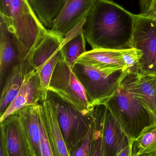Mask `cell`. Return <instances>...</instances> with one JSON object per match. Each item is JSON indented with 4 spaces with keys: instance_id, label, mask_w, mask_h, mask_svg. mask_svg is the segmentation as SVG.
I'll list each match as a JSON object with an SVG mask.
<instances>
[{
    "instance_id": "cell-28",
    "label": "cell",
    "mask_w": 156,
    "mask_h": 156,
    "mask_svg": "<svg viewBox=\"0 0 156 156\" xmlns=\"http://www.w3.org/2000/svg\"><path fill=\"white\" fill-rule=\"evenodd\" d=\"M153 114L154 115L156 119V93L155 95L154 99V103H153Z\"/></svg>"
},
{
    "instance_id": "cell-7",
    "label": "cell",
    "mask_w": 156,
    "mask_h": 156,
    "mask_svg": "<svg viewBox=\"0 0 156 156\" xmlns=\"http://www.w3.org/2000/svg\"><path fill=\"white\" fill-rule=\"evenodd\" d=\"M64 39L54 34L49 29L37 39L23 60L28 63L31 70L38 72L46 94Z\"/></svg>"
},
{
    "instance_id": "cell-11",
    "label": "cell",
    "mask_w": 156,
    "mask_h": 156,
    "mask_svg": "<svg viewBox=\"0 0 156 156\" xmlns=\"http://www.w3.org/2000/svg\"><path fill=\"white\" fill-rule=\"evenodd\" d=\"M10 18L0 14V85L1 88L13 68L20 63Z\"/></svg>"
},
{
    "instance_id": "cell-14",
    "label": "cell",
    "mask_w": 156,
    "mask_h": 156,
    "mask_svg": "<svg viewBox=\"0 0 156 156\" xmlns=\"http://www.w3.org/2000/svg\"><path fill=\"white\" fill-rule=\"evenodd\" d=\"M76 63L102 71L114 72L122 69L128 70L122 50L92 49L82 55Z\"/></svg>"
},
{
    "instance_id": "cell-8",
    "label": "cell",
    "mask_w": 156,
    "mask_h": 156,
    "mask_svg": "<svg viewBox=\"0 0 156 156\" xmlns=\"http://www.w3.org/2000/svg\"><path fill=\"white\" fill-rule=\"evenodd\" d=\"M131 48L143 54L139 64L141 75H156V19L136 14Z\"/></svg>"
},
{
    "instance_id": "cell-6",
    "label": "cell",
    "mask_w": 156,
    "mask_h": 156,
    "mask_svg": "<svg viewBox=\"0 0 156 156\" xmlns=\"http://www.w3.org/2000/svg\"><path fill=\"white\" fill-rule=\"evenodd\" d=\"M48 90L71 104L83 114L93 113L94 106L88 101L83 87L63 59L60 52Z\"/></svg>"
},
{
    "instance_id": "cell-2",
    "label": "cell",
    "mask_w": 156,
    "mask_h": 156,
    "mask_svg": "<svg viewBox=\"0 0 156 156\" xmlns=\"http://www.w3.org/2000/svg\"><path fill=\"white\" fill-rule=\"evenodd\" d=\"M105 105L131 144L145 127L156 122L155 117L144 102L132 94L122 83Z\"/></svg>"
},
{
    "instance_id": "cell-1",
    "label": "cell",
    "mask_w": 156,
    "mask_h": 156,
    "mask_svg": "<svg viewBox=\"0 0 156 156\" xmlns=\"http://www.w3.org/2000/svg\"><path fill=\"white\" fill-rule=\"evenodd\" d=\"M136 14L112 0H98L84 23L86 41L92 49L131 48Z\"/></svg>"
},
{
    "instance_id": "cell-23",
    "label": "cell",
    "mask_w": 156,
    "mask_h": 156,
    "mask_svg": "<svg viewBox=\"0 0 156 156\" xmlns=\"http://www.w3.org/2000/svg\"><path fill=\"white\" fill-rule=\"evenodd\" d=\"M123 58L128 72L138 73L139 64L143 56L141 51L135 48H130L122 50Z\"/></svg>"
},
{
    "instance_id": "cell-5",
    "label": "cell",
    "mask_w": 156,
    "mask_h": 156,
    "mask_svg": "<svg viewBox=\"0 0 156 156\" xmlns=\"http://www.w3.org/2000/svg\"><path fill=\"white\" fill-rule=\"evenodd\" d=\"M47 94L56 108L60 128L69 153L92 126L93 112L92 114H83L53 92L48 90Z\"/></svg>"
},
{
    "instance_id": "cell-15",
    "label": "cell",
    "mask_w": 156,
    "mask_h": 156,
    "mask_svg": "<svg viewBox=\"0 0 156 156\" xmlns=\"http://www.w3.org/2000/svg\"><path fill=\"white\" fill-rule=\"evenodd\" d=\"M102 140L104 156H117L122 150L131 144L107 106L103 121Z\"/></svg>"
},
{
    "instance_id": "cell-22",
    "label": "cell",
    "mask_w": 156,
    "mask_h": 156,
    "mask_svg": "<svg viewBox=\"0 0 156 156\" xmlns=\"http://www.w3.org/2000/svg\"><path fill=\"white\" fill-rule=\"evenodd\" d=\"M94 133V119L89 131L86 136L70 152V156H91L93 146Z\"/></svg>"
},
{
    "instance_id": "cell-19",
    "label": "cell",
    "mask_w": 156,
    "mask_h": 156,
    "mask_svg": "<svg viewBox=\"0 0 156 156\" xmlns=\"http://www.w3.org/2000/svg\"><path fill=\"white\" fill-rule=\"evenodd\" d=\"M28 1L42 24L50 30L66 0Z\"/></svg>"
},
{
    "instance_id": "cell-13",
    "label": "cell",
    "mask_w": 156,
    "mask_h": 156,
    "mask_svg": "<svg viewBox=\"0 0 156 156\" xmlns=\"http://www.w3.org/2000/svg\"><path fill=\"white\" fill-rule=\"evenodd\" d=\"M21 125L34 156H42L43 120L42 104L26 106L18 111Z\"/></svg>"
},
{
    "instance_id": "cell-26",
    "label": "cell",
    "mask_w": 156,
    "mask_h": 156,
    "mask_svg": "<svg viewBox=\"0 0 156 156\" xmlns=\"http://www.w3.org/2000/svg\"><path fill=\"white\" fill-rule=\"evenodd\" d=\"M0 156H9L6 147V140L3 131L1 129L0 137Z\"/></svg>"
},
{
    "instance_id": "cell-20",
    "label": "cell",
    "mask_w": 156,
    "mask_h": 156,
    "mask_svg": "<svg viewBox=\"0 0 156 156\" xmlns=\"http://www.w3.org/2000/svg\"><path fill=\"white\" fill-rule=\"evenodd\" d=\"M132 154L156 153V122L145 127L132 144Z\"/></svg>"
},
{
    "instance_id": "cell-27",
    "label": "cell",
    "mask_w": 156,
    "mask_h": 156,
    "mask_svg": "<svg viewBox=\"0 0 156 156\" xmlns=\"http://www.w3.org/2000/svg\"><path fill=\"white\" fill-rule=\"evenodd\" d=\"M132 144H130L127 147L122 150L117 156H132Z\"/></svg>"
},
{
    "instance_id": "cell-21",
    "label": "cell",
    "mask_w": 156,
    "mask_h": 156,
    "mask_svg": "<svg viewBox=\"0 0 156 156\" xmlns=\"http://www.w3.org/2000/svg\"><path fill=\"white\" fill-rule=\"evenodd\" d=\"M104 104L94 106V133L93 146L91 156H104L102 140V126L103 115L106 109Z\"/></svg>"
},
{
    "instance_id": "cell-4",
    "label": "cell",
    "mask_w": 156,
    "mask_h": 156,
    "mask_svg": "<svg viewBox=\"0 0 156 156\" xmlns=\"http://www.w3.org/2000/svg\"><path fill=\"white\" fill-rule=\"evenodd\" d=\"M10 20L20 61L26 56L37 39L46 33L28 0H12Z\"/></svg>"
},
{
    "instance_id": "cell-29",
    "label": "cell",
    "mask_w": 156,
    "mask_h": 156,
    "mask_svg": "<svg viewBox=\"0 0 156 156\" xmlns=\"http://www.w3.org/2000/svg\"><path fill=\"white\" fill-rule=\"evenodd\" d=\"M132 156H156V153L151 154H132Z\"/></svg>"
},
{
    "instance_id": "cell-3",
    "label": "cell",
    "mask_w": 156,
    "mask_h": 156,
    "mask_svg": "<svg viewBox=\"0 0 156 156\" xmlns=\"http://www.w3.org/2000/svg\"><path fill=\"white\" fill-rule=\"evenodd\" d=\"M72 71L82 85L88 101L93 106L105 104L121 86L128 70L102 71L75 63Z\"/></svg>"
},
{
    "instance_id": "cell-18",
    "label": "cell",
    "mask_w": 156,
    "mask_h": 156,
    "mask_svg": "<svg viewBox=\"0 0 156 156\" xmlns=\"http://www.w3.org/2000/svg\"><path fill=\"white\" fill-rule=\"evenodd\" d=\"M84 25L82 22L77 26L64 37L61 44L60 54L72 70L77 59L87 52Z\"/></svg>"
},
{
    "instance_id": "cell-24",
    "label": "cell",
    "mask_w": 156,
    "mask_h": 156,
    "mask_svg": "<svg viewBox=\"0 0 156 156\" xmlns=\"http://www.w3.org/2000/svg\"><path fill=\"white\" fill-rule=\"evenodd\" d=\"M140 12L143 16L156 19V0H140Z\"/></svg>"
},
{
    "instance_id": "cell-10",
    "label": "cell",
    "mask_w": 156,
    "mask_h": 156,
    "mask_svg": "<svg viewBox=\"0 0 156 156\" xmlns=\"http://www.w3.org/2000/svg\"><path fill=\"white\" fill-rule=\"evenodd\" d=\"M46 94L38 72L34 70L28 71L16 97L0 117V122L26 106L41 104L45 101Z\"/></svg>"
},
{
    "instance_id": "cell-17",
    "label": "cell",
    "mask_w": 156,
    "mask_h": 156,
    "mask_svg": "<svg viewBox=\"0 0 156 156\" xmlns=\"http://www.w3.org/2000/svg\"><path fill=\"white\" fill-rule=\"evenodd\" d=\"M31 70L28 63L23 60L15 66L8 74L1 88V117L16 97L23 84L26 74Z\"/></svg>"
},
{
    "instance_id": "cell-9",
    "label": "cell",
    "mask_w": 156,
    "mask_h": 156,
    "mask_svg": "<svg viewBox=\"0 0 156 156\" xmlns=\"http://www.w3.org/2000/svg\"><path fill=\"white\" fill-rule=\"evenodd\" d=\"M98 0H66L56 18L51 33L64 38L84 20Z\"/></svg>"
},
{
    "instance_id": "cell-12",
    "label": "cell",
    "mask_w": 156,
    "mask_h": 156,
    "mask_svg": "<svg viewBox=\"0 0 156 156\" xmlns=\"http://www.w3.org/2000/svg\"><path fill=\"white\" fill-rule=\"evenodd\" d=\"M9 156H34L21 125L18 111L1 122Z\"/></svg>"
},
{
    "instance_id": "cell-16",
    "label": "cell",
    "mask_w": 156,
    "mask_h": 156,
    "mask_svg": "<svg viewBox=\"0 0 156 156\" xmlns=\"http://www.w3.org/2000/svg\"><path fill=\"white\" fill-rule=\"evenodd\" d=\"M42 105L44 125L53 155L70 156L60 128L56 108L47 94Z\"/></svg>"
},
{
    "instance_id": "cell-25",
    "label": "cell",
    "mask_w": 156,
    "mask_h": 156,
    "mask_svg": "<svg viewBox=\"0 0 156 156\" xmlns=\"http://www.w3.org/2000/svg\"><path fill=\"white\" fill-rule=\"evenodd\" d=\"M12 0H0V14L10 18Z\"/></svg>"
}]
</instances>
